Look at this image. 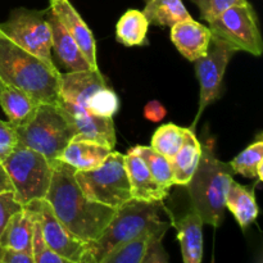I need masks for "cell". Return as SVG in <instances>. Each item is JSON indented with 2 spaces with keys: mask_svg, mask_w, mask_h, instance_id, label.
Instances as JSON below:
<instances>
[{
  "mask_svg": "<svg viewBox=\"0 0 263 263\" xmlns=\"http://www.w3.org/2000/svg\"><path fill=\"white\" fill-rule=\"evenodd\" d=\"M198 7L200 17L207 22H211L213 18L220 15L229 8L234 5H240L248 3V0H192Z\"/></svg>",
  "mask_w": 263,
  "mask_h": 263,
  "instance_id": "1f68e13d",
  "label": "cell"
},
{
  "mask_svg": "<svg viewBox=\"0 0 263 263\" xmlns=\"http://www.w3.org/2000/svg\"><path fill=\"white\" fill-rule=\"evenodd\" d=\"M236 51L238 50L233 45L212 35L205 55L195 61V73L199 81L200 97L198 115L195 117L194 126L190 130L194 131L195 125L205 108L215 103L222 94V82L226 68Z\"/></svg>",
  "mask_w": 263,
  "mask_h": 263,
  "instance_id": "30bf717a",
  "label": "cell"
},
{
  "mask_svg": "<svg viewBox=\"0 0 263 263\" xmlns=\"http://www.w3.org/2000/svg\"><path fill=\"white\" fill-rule=\"evenodd\" d=\"M58 108L63 112L74 130L73 139L94 141L113 149L116 145V130L112 117L92 115L86 108L58 100Z\"/></svg>",
  "mask_w": 263,
  "mask_h": 263,
  "instance_id": "7c38bea8",
  "label": "cell"
},
{
  "mask_svg": "<svg viewBox=\"0 0 263 263\" xmlns=\"http://www.w3.org/2000/svg\"><path fill=\"white\" fill-rule=\"evenodd\" d=\"M8 192H13V185L10 182L9 176H8L4 166H3V162L0 161V194Z\"/></svg>",
  "mask_w": 263,
  "mask_h": 263,
  "instance_id": "74e56055",
  "label": "cell"
},
{
  "mask_svg": "<svg viewBox=\"0 0 263 263\" xmlns=\"http://www.w3.org/2000/svg\"><path fill=\"white\" fill-rule=\"evenodd\" d=\"M208 25L212 35L225 40L238 51L243 50L256 57L262 54L263 41L258 18L249 3L229 8Z\"/></svg>",
  "mask_w": 263,
  "mask_h": 263,
  "instance_id": "9c48e42d",
  "label": "cell"
},
{
  "mask_svg": "<svg viewBox=\"0 0 263 263\" xmlns=\"http://www.w3.org/2000/svg\"><path fill=\"white\" fill-rule=\"evenodd\" d=\"M21 145L43 154L49 163L58 161L74 130L58 105L39 104L35 116L27 123L15 127Z\"/></svg>",
  "mask_w": 263,
  "mask_h": 263,
  "instance_id": "5b68a950",
  "label": "cell"
},
{
  "mask_svg": "<svg viewBox=\"0 0 263 263\" xmlns=\"http://www.w3.org/2000/svg\"><path fill=\"white\" fill-rule=\"evenodd\" d=\"M48 21L51 28V50H54L61 63L69 71L95 69L90 66L76 41L67 32L50 8L48 9Z\"/></svg>",
  "mask_w": 263,
  "mask_h": 263,
  "instance_id": "ac0fdd59",
  "label": "cell"
},
{
  "mask_svg": "<svg viewBox=\"0 0 263 263\" xmlns=\"http://www.w3.org/2000/svg\"><path fill=\"white\" fill-rule=\"evenodd\" d=\"M13 185L14 198L22 207L45 199L51 181L53 164L43 154L18 145L3 161Z\"/></svg>",
  "mask_w": 263,
  "mask_h": 263,
  "instance_id": "8992f818",
  "label": "cell"
},
{
  "mask_svg": "<svg viewBox=\"0 0 263 263\" xmlns=\"http://www.w3.org/2000/svg\"><path fill=\"white\" fill-rule=\"evenodd\" d=\"M105 86L99 68L69 71L59 74V99L85 108L91 95Z\"/></svg>",
  "mask_w": 263,
  "mask_h": 263,
  "instance_id": "5bb4252c",
  "label": "cell"
},
{
  "mask_svg": "<svg viewBox=\"0 0 263 263\" xmlns=\"http://www.w3.org/2000/svg\"><path fill=\"white\" fill-rule=\"evenodd\" d=\"M18 145L20 140L14 126L0 120V161H4Z\"/></svg>",
  "mask_w": 263,
  "mask_h": 263,
  "instance_id": "d6a6232c",
  "label": "cell"
},
{
  "mask_svg": "<svg viewBox=\"0 0 263 263\" xmlns=\"http://www.w3.org/2000/svg\"><path fill=\"white\" fill-rule=\"evenodd\" d=\"M32 257L35 263H74L63 258L59 254L54 253L51 249L46 247L44 243L43 235H41L40 223L37 217L35 221V228H33V239H32Z\"/></svg>",
  "mask_w": 263,
  "mask_h": 263,
  "instance_id": "4dcf8cb0",
  "label": "cell"
},
{
  "mask_svg": "<svg viewBox=\"0 0 263 263\" xmlns=\"http://www.w3.org/2000/svg\"><path fill=\"white\" fill-rule=\"evenodd\" d=\"M176 229L177 239L184 263H202L203 258V221L194 210H190L182 217L172 220Z\"/></svg>",
  "mask_w": 263,
  "mask_h": 263,
  "instance_id": "d6986e66",
  "label": "cell"
},
{
  "mask_svg": "<svg viewBox=\"0 0 263 263\" xmlns=\"http://www.w3.org/2000/svg\"><path fill=\"white\" fill-rule=\"evenodd\" d=\"M40 223L44 243L54 253L74 263H87V243L72 235L51 211L46 199L31 203Z\"/></svg>",
  "mask_w": 263,
  "mask_h": 263,
  "instance_id": "8fae6325",
  "label": "cell"
},
{
  "mask_svg": "<svg viewBox=\"0 0 263 263\" xmlns=\"http://www.w3.org/2000/svg\"><path fill=\"white\" fill-rule=\"evenodd\" d=\"M36 212L31 204L25 205L8 221L0 235V247L32 254L33 228Z\"/></svg>",
  "mask_w": 263,
  "mask_h": 263,
  "instance_id": "e0dca14e",
  "label": "cell"
},
{
  "mask_svg": "<svg viewBox=\"0 0 263 263\" xmlns=\"http://www.w3.org/2000/svg\"><path fill=\"white\" fill-rule=\"evenodd\" d=\"M0 31L26 51L39 57L46 63L54 64L48 9L31 10L17 8L10 13L7 22L0 23Z\"/></svg>",
  "mask_w": 263,
  "mask_h": 263,
  "instance_id": "ba28073f",
  "label": "cell"
},
{
  "mask_svg": "<svg viewBox=\"0 0 263 263\" xmlns=\"http://www.w3.org/2000/svg\"><path fill=\"white\" fill-rule=\"evenodd\" d=\"M186 130L187 128L180 127L174 123L161 126L154 133L151 146L167 159H171L184 144Z\"/></svg>",
  "mask_w": 263,
  "mask_h": 263,
  "instance_id": "83f0119b",
  "label": "cell"
},
{
  "mask_svg": "<svg viewBox=\"0 0 263 263\" xmlns=\"http://www.w3.org/2000/svg\"><path fill=\"white\" fill-rule=\"evenodd\" d=\"M0 105L14 127L27 123L35 116L37 103L22 90L0 81Z\"/></svg>",
  "mask_w": 263,
  "mask_h": 263,
  "instance_id": "44dd1931",
  "label": "cell"
},
{
  "mask_svg": "<svg viewBox=\"0 0 263 263\" xmlns=\"http://www.w3.org/2000/svg\"><path fill=\"white\" fill-rule=\"evenodd\" d=\"M50 9L58 17L67 32L72 36L80 50L92 68H99L97 62V44L91 30L81 18L69 0H50Z\"/></svg>",
  "mask_w": 263,
  "mask_h": 263,
  "instance_id": "4fadbf2b",
  "label": "cell"
},
{
  "mask_svg": "<svg viewBox=\"0 0 263 263\" xmlns=\"http://www.w3.org/2000/svg\"><path fill=\"white\" fill-rule=\"evenodd\" d=\"M21 208H22V205L15 200L14 193L8 192L0 194V235L7 226L9 218L15 212H18Z\"/></svg>",
  "mask_w": 263,
  "mask_h": 263,
  "instance_id": "836d02e7",
  "label": "cell"
},
{
  "mask_svg": "<svg viewBox=\"0 0 263 263\" xmlns=\"http://www.w3.org/2000/svg\"><path fill=\"white\" fill-rule=\"evenodd\" d=\"M163 236H153L149 240L141 263H168L166 251L162 244Z\"/></svg>",
  "mask_w": 263,
  "mask_h": 263,
  "instance_id": "e575fe53",
  "label": "cell"
},
{
  "mask_svg": "<svg viewBox=\"0 0 263 263\" xmlns=\"http://www.w3.org/2000/svg\"><path fill=\"white\" fill-rule=\"evenodd\" d=\"M151 23L143 12L130 9L120 18L116 26L117 41L126 46H136L146 44V33Z\"/></svg>",
  "mask_w": 263,
  "mask_h": 263,
  "instance_id": "d4e9b609",
  "label": "cell"
},
{
  "mask_svg": "<svg viewBox=\"0 0 263 263\" xmlns=\"http://www.w3.org/2000/svg\"><path fill=\"white\" fill-rule=\"evenodd\" d=\"M170 36L180 54L187 61L195 62L207 53L212 32L207 26L192 18L172 26Z\"/></svg>",
  "mask_w": 263,
  "mask_h": 263,
  "instance_id": "2e32d148",
  "label": "cell"
},
{
  "mask_svg": "<svg viewBox=\"0 0 263 263\" xmlns=\"http://www.w3.org/2000/svg\"><path fill=\"white\" fill-rule=\"evenodd\" d=\"M143 13L149 23L162 27H172L192 20L182 0H146Z\"/></svg>",
  "mask_w": 263,
  "mask_h": 263,
  "instance_id": "cb8c5ba5",
  "label": "cell"
},
{
  "mask_svg": "<svg viewBox=\"0 0 263 263\" xmlns=\"http://www.w3.org/2000/svg\"><path fill=\"white\" fill-rule=\"evenodd\" d=\"M76 170L62 161L53 163L46 202L59 222L85 243L95 241L115 217L116 210L85 197L76 179Z\"/></svg>",
  "mask_w": 263,
  "mask_h": 263,
  "instance_id": "6da1fadb",
  "label": "cell"
},
{
  "mask_svg": "<svg viewBox=\"0 0 263 263\" xmlns=\"http://www.w3.org/2000/svg\"><path fill=\"white\" fill-rule=\"evenodd\" d=\"M85 108L100 117H113L120 109V99L112 89L105 86L91 95Z\"/></svg>",
  "mask_w": 263,
  "mask_h": 263,
  "instance_id": "f546056e",
  "label": "cell"
},
{
  "mask_svg": "<svg viewBox=\"0 0 263 263\" xmlns=\"http://www.w3.org/2000/svg\"><path fill=\"white\" fill-rule=\"evenodd\" d=\"M202 153V144L195 136L194 131L187 128L185 141L176 154L170 159L174 175L175 185L186 186L192 180Z\"/></svg>",
  "mask_w": 263,
  "mask_h": 263,
  "instance_id": "7402d4cb",
  "label": "cell"
},
{
  "mask_svg": "<svg viewBox=\"0 0 263 263\" xmlns=\"http://www.w3.org/2000/svg\"><path fill=\"white\" fill-rule=\"evenodd\" d=\"M153 236H163L153 233H145L134 240L118 247L105 256L99 263H141L149 240Z\"/></svg>",
  "mask_w": 263,
  "mask_h": 263,
  "instance_id": "f1b7e54d",
  "label": "cell"
},
{
  "mask_svg": "<svg viewBox=\"0 0 263 263\" xmlns=\"http://www.w3.org/2000/svg\"><path fill=\"white\" fill-rule=\"evenodd\" d=\"M131 151L143 159L144 163L146 164L148 170L158 184L167 187V189L174 186L175 181L170 159H167L166 157L154 151L152 146L138 145L135 148H131Z\"/></svg>",
  "mask_w": 263,
  "mask_h": 263,
  "instance_id": "4316f807",
  "label": "cell"
},
{
  "mask_svg": "<svg viewBox=\"0 0 263 263\" xmlns=\"http://www.w3.org/2000/svg\"><path fill=\"white\" fill-rule=\"evenodd\" d=\"M113 149L84 139H72L58 161L73 167L76 171H89L99 167Z\"/></svg>",
  "mask_w": 263,
  "mask_h": 263,
  "instance_id": "ffe728a7",
  "label": "cell"
},
{
  "mask_svg": "<svg viewBox=\"0 0 263 263\" xmlns=\"http://www.w3.org/2000/svg\"><path fill=\"white\" fill-rule=\"evenodd\" d=\"M167 115V109L158 100H151L144 108V116L151 122H161Z\"/></svg>",
  "mask_w": 263,
  "mask_h": 263,
  "instance_id": "8d00e7d4",
  "label": "cell"
},
{
  "mask_svg": "<svg viewBox=\"0 0 263 263\" xmlns=\"http://www.w3.org/2000/svg\"><path fill=\"white\" fill-rule=\"evenodd\" d=\"M74 179L85 197L113 210L133 199L125 156L118 152H110L97 168L76 171Z\"/></svg>",
  "mask_w": 263,
  "mask_h": 263,
  "instance_id": "52a82bcc",
  "label": "cell"
},
{
  "mask_svg": "<svg viewBox=\"0 0 263 263\" xmlns=\"http://www.w3.org/2000/svg\"><path fill=\"white\" fill-rule=\"evenodd\" d=\"M233 168L234 174L243 175L248 179L263 180L262 166H263V140L261 138L252 143L248 148L239 153L233 161L229 163Z\"/></svg>",
  "mask_w": 263,
  "mask_h": 263,
  "instance_id": "484cf974",
  "label": "cell"
},
{
  "mask_svg": "<svg viewBox=\"0 0 263 263\" xmlns=\"http://www.w3.org/2000/svg\"><path fill=\"white\" fill-rule=\"evenodd\" d=\"M163 211L162 202L131 199L121 205L102 235L95 241L87 243V263H99L116 248L145 233L164 236L171 223L162 221Z\"/></svg>",
  "mask_w": 263,
  "mask_h": 263,
  "instance_id": "3957f363",
  "label": "cell"
},
{
  "mask_svg": "<svg viewBox=\"0 0 263 263\" xmlns=\"http://www.w3.org/2000/svg\"><path fill=\"white\" fill-rule=\"evenodd\" d=\"M226 210L233 213L243 230L249 228L258 216L254 189L243 186L233 180L226 194Z\"/></svg>",
  "mask_w": 263,
  "mask_h": 263,
  "instance_id": "603a6c76",
  "label": "cell"
},
{
  "mask_svg": "<svg viewBox=\"0 0 263 263\" xmlns=\"http://www.w3.org/2000/svg\"><path fill=\"white\" fill-rule=\"evenodd\" d=\"M0 263H35L32 254L0 247Z\"/></svg>",
  "mask_w": 263,
  "mask_h": 263,
  "instance_id": "d590c367",
  "label": "cell"
},
{
  "mask_svg": "<svg viewBox=\"0 0 263 263\" xmlns=\"http://www.w3.org/2000/svg\"><path fill=\"white\" fill-rule=\"evenodd\" d=\"M231 166L216 157L212 141L202 145L199 163L186 185L192 210L202 218L203 223L220 228L225 220L226 194L233 182Z\"/></svg>",
  "mask_w": 263,
  "mask_h": 263,
  "instance_id": "277c9868",
  "label": "cell"
},
{
  "mask_svg": "<svg viewBox=\"0 0 263 263\" xmlns=\"http://www.w3.org/2000/svg\"><path fill=\"white\" fill-rule=\"evenodd\" d=\"M59 74L49 64L13 43L0 31V81L32 98L37 104H58Z\"/></svg>",
  "mask_w": 263,
  "mask_h": 263,
  "instance_id": "7a4b0ae2",
  "label": "cell"
},
{
  "mask_svg": "<svg viewBox=\"0 0 263 263\" xmlns=\"http://www.w3.org/2000/svg\"><path fill=\"white\" fill-rule=\"evenodd\" d=\"M125 166L133 199L141 202H163L166 199L170 189L157 182L143 159L131 149L125 156Z\"/></svg>",
  "mask_w": 263,
  "mask_h": 263,
  "instance_id": "9a60e30c",
  "label": "cell"
}]
</instances>
